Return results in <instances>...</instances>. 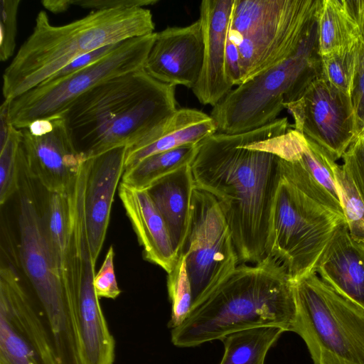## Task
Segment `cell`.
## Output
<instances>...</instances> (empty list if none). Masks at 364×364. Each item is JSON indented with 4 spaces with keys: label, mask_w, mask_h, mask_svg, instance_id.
Instances as JSON below:
<instances>
[{
    "label": "cell",
    "mask_w": 364,
    "mask_h": 364,
    "mask_svg": "<svg viewBox=\"0 0 364 364\" xmlns=\"http://www.w3.org/2000/svg\"><path fill=\"white\" fill-rule=\"evenodd\" d=\"M289 129L283 117L248 132H218L198 144L190 164L195 187L221 206L240 264H255L268 255L272 207L281 176L275 139Z\"/></svg>",
    "instance_id": "obj_1"
},
{
    "label": "cell",
    "mask_w": 364,
    "mask_h": 364,
    "mask_svg": "<svg viewBox=\"0 0 364 364\" xmlns=\"http://www.w3.org/2000/svg\"><path fill=\"white\" fill-rule=\"evenodd\" d=\"M175 90L141 69L96 85L60 116L86 157L118 147L133 149L151 139L176 112Z\"/></svg>",
    "instance_id": "obj_2"
},
{
    "label": "cell",
    "mask_w": 364,
    "mask_h": 364,
    "mask_svg": "<svg viewBox=\"0 0 364 364\" xmlns=\"http://www.w3.org/2000/svg\"><path fill=\"white\" fill-rule=\"evenodd\" d=\"M296 316L294 282L278 260L267 255L235 271L196 303L171 341L194 347L245 329L277 326L292 331Z\"/></svg>",
    "instance_id": "obj_3"
},
{
    "label": "cell",
    "mask_w": 364,
    "mask_h": 364,
    "mask_svg": "<svg viewBox=\"0 0 364 364\" xmlns=\"http://www.w3.org/2000/svg\"><path fill=\"white\" fill-rule=\"evenodd\" d=\"M144 7L95 11L62 26L38 12L33 31L3 74L2 94L11 100L41 83L75 58L101 47L154 33Z\"/></svg>",
    "instance_id": "obj_4"
},
{
    "label": "cell",
    "mask_w": 364,
    "mask_h": 364,
    "mask_svg": "<svg viewBox=\"0 0 364 364\" xmlns=\"http://www.w3.org/2000/svg\"><path fill=\"white\" fill-rule=\"evenodd\" d=\"M19 157V265L59 363L77 364L80 346L70 303L46 240L34 179L28 171L22 149Z\"/></svg>",
    "instance_id": "obj_5"
},
{
    "label": "cell",
    "mask_w": 364,
    "mask_h": 364,
    "mask_svg": "<svg viewBox=\"0 0 364 364\" xmlns=\"http://www.w3.org/2000/svg\"><path fill=\"white\" fill-rule=\"evenodd\" d=\"M322 0H235L228 41L240 55L242 83L294 53L317 23Z\"/></svg>",
    "instance_id": "obj_6"
},
{
    "label": "cell",
    "mask_w": 364,
    "mask_h": 364,
    "mask_svg": "<svg viewBox=\"0 0 364 364\" xmlns=\"http://www.w3.org/2000/svg\"><path fill=\"white\" fill-rule=\"evenodd\" d=\"M321 76L317 23L299 48L279 64L236 86L210 112L218 132H248L277 119Z\"/></svg>",
    "instance_id": "obj_7"
},
{
    "label": "cell",
    "mask_w": 364,
    "mask_h": 364,
    "mask_svg": "<svg viewBox=\"0 0 364 364\" xmlns=\"http://www.w3.org/2000/svg\"><path fill=\"white\" fill-rule=\"evenodd\" d=\"M292 331L304 340L314 364H364V309L313 271L294 282Z\"/></svg>",
    "instance_id": "obj_8"
},
{
    "label": "cell",
    "mask_w": 364,
    "mask_h": 364,
    "mask_svg": "<svg viewBox=\"0 0 364 364\" xmlns=\"http://www.w3.org/2000/svg\"><path fill=\"white\" fill-rule=\"evenodd\" d=\"M346 220L281 176L273 200L268 255L293 282L313 272L338 225Z\"/></svg>",
    "instance_id": "obj_9"
},
{
    "label": "cell",
    "mask_w": 364,
    "mask_h": 364,
    "mask_svg": "<svg viewBox=\"0 0 364 364\" xmlns=\"http://www.w3.org/2000/svg\"><path fill=\"white\" fill-rule=\"evenodd\" d=\"M156 33L124 41L114 51L70 75L48 79L10 100L9 117L18 129L60 116L80 95L111 78L144 68Z\"/></svg>",
    "instance_id": "obj_10"
},
{
    "label": "cell",
    "mask_w": 364,
    "mask_h": 364,
    "mask_svg": "<svg viewBox=\"0 0 364 364\" xmlns=\"http://www.w3.org/2000/svg\"><path fill=\"white\" fill-rule=\"evenodd\" d=\"M178 256L184 258L193 306L240 264L229 224L216 198L194 187L189 224Z\"/></svg>",
    "instance_id": "obj_11"
},
{
    "label": "cell",
    "mask_w": 364,
    "mask_h": 364,
    "mask_svg": "<svg viewBox=\"0 0 364 364\" xmlns=\"http://www.w3.org/2000/svg\"><path fill=\"white\" fill-rule=\"evenodd\" d=\"M294 129L323 148L336 161L342 158L358 135L351 97L321 77L302 97L284 106Z\"/></svg>",
    "instance_id": "obj_12"
},
{
    "label": "cell",
    "mask_w": 364,
    "mask_h": 364,
    "mask_svg": "<svg viewBox=\"0 0 364 364\" xmlns=\"http://www.w3.org/2000/svg\"><path fill=\"white\" fill-rule=\"evenodd\" d=\"M21 132V147L31 176L47 192L66 193L86 156L76 149L64 119L37 120Z\"/></svg>",
    "instance_id": "obj_13"
},
{
    "label": "cell",
    "mask_w": 364,
    "mask_h": 364,
    "mask_svg": "<svg viewBox=\"0 0 364 364\" xmlns=\"http://www.w3.org/2000/svg\"><path fill=\"white\" fill-rule=\"evenodd\" d=\"M204 37L198 18L186 26H169L156 33L144 70L153 78L193 89L203 64Z\"/></svg>",
    "instance_id": "obj_14"
},
{
    "label": "cell",
    "mask_w": 364,
    "mask_h": 364,
    "mask_svg": "<svg viewBox=\"0 0 364 364\" xmlns=\"http://www.w3.org/2000/svg\"><path fill=\"white\" fill-rule=\"evenodd\" d=\"M280 158L283 175L307 196L345 219L335 180L336 161L323 148L296 131Z\"/></svg>",
    "instance_id": "obj_15"
},
{
    "label": "cell",
    "mask_w": 364,
    "mask_h": 364,
    "mask_svg": "<svg viewBox=\"0 0 364 364\" xmlns=\"http://www.w3.org/2000/svg\"><path fill=\"white\" fill-rule=\"evenodd\" d=\"M235 0H203L199 19L204 37L203 64L193 94L205 105L215 107L234 86L228 73L226 46Z\"/></svg>",
    "instance_id": "obj_16"
},
{
    "label": "cell",
    "mask_w": 364,
    "mask_h": 364,
    "mask_svg": "<svg viewBox=\"0 0 364 364\" xmlns=\"http://www.w3.org/2000/svg\"><path fill=\"white\" fill-rule=\"evenodd\" d=\"M127 148L87 157L84 212L93 259L97 262L109 226L114 193L125 170Z\"/></svg>",
    "instance_id": "obj_17"
},
{
    "label": "cell",
    "mask_w": 364,
    "mask_h": 364,
    "mask_svg": "<svg viewBox=\"0 0 364 364\" xmlns=\"http://www.w3.org/2000/svg\"><path fill=\"white\" fill-rule=\"evenodd\" d=\"M340 295L364 309V247L341 223L314 270Z\"/></svg>",
    "instance_id": "obj_18"
},
{
    "label": "cell",
    "mask_w": 364,
    "mask_h": 364,
    "mask_svg": "<svg viewBox=\"0 0 364 364\" xmlns=\"http://www.w3.org/2000/svg\"><path fill=\"white\" fill-rule=\"evenodd\" d=\"M119 196L143 247L145 259L168 274L174 267L178 256L167 225L147 191L121 182Z\"/></svg>",
    "instance_id": "obj_19"
},
{
    "label": "cell",
    "mask_w": 364,
    "mask_h": 364,
    "mask_svg": "<svg viewBox=\"0 0 364 364\" xmlns=\"http://www.w3.org/2000/svg\"><path fill=\"white\" fill-rule=\"evenodd\" d=\"M216 132L218 126L210 115L195 109H178L151 139L140 146L127 149L125 170L151 155L198 144Z\"/></svg>",
    "instance_id": "obj_20"
},
{
    "label": "cell",
    "mask_w": 364,
    "mask_h": 364,
    "mask_svg": "<svg viewBox=\"0 0 364 364\" xmlns=\"http://www.w3.org/2000/svg\"><path fill=\"white\" fill-rule=\"evenodd\" d=\"M194 187L188 164L160 178L146 189L167 225L178 256L188 228Z\"/></svg>",
    "instance_id": "obj_21"
},
{
    "label": "cell",
    "mask_w": 364,
    "mask_h": 364,
    "mask_svg": "<svg viewBox=\"0 0 364 364\" xmlns=\"http://www.w3.org/2000/svg\"><path fill=\"white\" fill-rule=\"evenodd\" d=\"M317 31L321 57L358 45L364 36V0H322Z\"/></svg>",
    "instance_id": "obj_22"
},
{
    "label": "cell",
    "mask_w": 364,
    "mask_h": 364,
    "mask_svg": "<svg viewBox=\"0 0 364 364\" xmlns=\"http://www.w3.org/2000/svg\"><path fill=\"white\" fill-rule=\"evenodd\" d=\"M41 212L46 240L65 289L69 232V205L66 193L47 192Z\"/></svg>",
    "instance_id": "obj_23"
},
{
    "label": "cell",
    "mask_w": 364,
    "mask_h": 364,
    "mask_svg": "<svg viewBox=\"0 0 364 364\" xmlns=\"http://www.w3.org/2000/svg\"><path fill=\"white\" fill-rule=\"evenodd\" d=\"M284 331L263 326L237 331L224 337L225 351L220 364H264L266 355Z\"/></svg>",
    "instance_id": "obj_24"
},
{
    "label": "cell",
    "mask_w": 364,
    "mask_h": 364,
    "mask_svg": "<svg viewBox=\"0 0 364 364\" xmlns=\"http://www.w3.org/2000/svg\"><path fill=\"white\" fill-rule=\"evenodd\" d=\"M198 144H188L148 156L133 168L124 170L122 182L146 190L160 178L190 164L196 154Z\"/></svg>",
    "instance_id": "obj_25"
},
{
    "label": "cell",
    "mask_w": 364,
    "mask_h": 364,
    "mask_svg": "<svg viewBox=\"0 0 364 364\" xmlns=\"http://www.w3.org/2000/svg\"><path fill=\"white\" fill-rule=\"evenodd\" d=\"M336 184L351 237L358 242L364 240V198L343 165L334 167Z\"/></svg>",
    "instance_id": "obj_26"
},
{
    "label": "cell",
    "mask_w": 364,
    "mask_h": 364,
    "mask_svg": "<svg viewBox=\"0 0 364 364\" xmlns=\"http://www.w3.org/2000/svg\"><path fill=\"white\" fill-rule=\"evenodd\" d=\"M359 43L351 48L321 56V77L350 97L358 58Z\"/></svg>",
    "instance_id": "obj_27"
},
{
    "label": "cell",
    "mask_w": 364,
    "mask_h": 364,
    "mask_svg": "<svg viewBox=\"0 0 364 364\" xmlns=\"http://www.w3.org/2000/svg\"><path fill=\"white\" fill-rule=\"evenodd\" d=\"M21 129L11 126L8 139L0 149V203L5 204L20 188Z\"/></svg>",
    "instance_id": "obj_28"
},
{
    "label": "cell",
    "mask_w": 364,
    "mask_h": 364,
    "mask_svg": "<svg viewBox=\"0 0 364 364\" xmlns=\"http://www.w3.org/2000/svg\"><path fill=\"white\" fill-rule=\"evenodd\" d=\"M167 287L171 303V316L168 327L173 329L184 321L193 303L191 285L182 256H178L174 267L168 274Z\"/></svg>",
    "instance_id": "obj_29"
},
{
    "label": "cell",
    "mask_w": 364,
    "mask_h": 364,
    "mask_svg": "<svg viewBox=\"0 0 364 364\" xmlns=\"http://www.w3.org/2000/svg\"><path fill=\"white\" fill-rule=\"evenodd\" d=\"M0 364H46L36 348L1 317Z\"/></svg>",
    "instance_id": "obj_30"
},
{
    "label": "cell",
    "mask_w": 364,
    "mask_h": 364,
    "mask_svg": "<svg viewBox=\"0 0 364 364\" xmlns=\"http://www.w3.org/2000/svg\"><path fill=\"white\" fill-rule=\"evenodd\" d=\"M20 0L0 1V60H8L16 48L17 19Z\"/></svg>",
    "instance_id": "obj_31"
},
{
    "label": "cell",
    "mask_w": 364,
    "mask_h": 364,
    "mask_svg": "<svg viewBox=\"0 0 364 364\" xmlns=\"http://www.w3.org/2000/svg\"><path fill=\"white\" fill-rule=\"evenodd\" d=\"M114 251L111 246L94 279L96 294L100 298L114 299L121 293L116 279L114 266Z\"/></svg>",
    "instance_id": "obj_32"
},
{
    "label": "cell",
    "mask_w": 364,
    "mask_h": 364,
    "mask_svg": "<svg viewBox=\"0 0 364 364\" xmlns=\"http://www.w3.org/2000/svg\"><path fill=\"white\" fill-rule=\"evenodd\" d=\"M342 159L343 166L364 198V139L357 136Z\"/></svg>",
    "instance_id": "obj_33"
},
{
    "label": "cell",
    "mask_w": 364,
    "mask_h": 364,
    "mask_svg": "<svg viewBox=\"0 0 364 364\" xmlns=\"http://www.w3.org/2000/svg\"><path fill=\"white\" fill-rule=\"evenodd\" d=\"M358 134L364 129V36L359 43L358 58L351 93Z\"/></svg>",
    "instance_id": "obj_34"
},
{
    "label": "cell",
    "mask_w": 364,
    "mask_h": 364,
    "mask_svg": "<svg viewBox=\"0 0 364 364\" xmlns=\"http://www.w3.org/2000/svg\"><path fill=\"white\" fill-rule=\"evenodd\" d=\"M122 42L123 41L114 44L107 45L83 54L73 60L70 63L60 70L56 73L53 74L48 79H55L61 77L86 68L116 50L122 44Z\"/></svg>",
    "instance_id": "obj_35"
},
{
    "label": "cell",
    "mask_w": 364,
    "mask_h": 364,
    "mask_svg": "<svg viewBox=\"0 0 364 364\" xmlns=\"http://www.w3.org/2000/svg\"><path fill=\"white\" fill-rule=\"evenodd\" d=\"M158 1V0H73V6L99 11L144 7L156 4Z\"/></svg>",
    "instance_id": "obj_36"
},
{
    "label": "cell",
    "mask_w": 364,
    "mask_h": 364,
    "mask_svg": "<svg viewBox=\"0 0 364 364\" xmlns=\"http://www.w3.org/2000/svg\"><path fill=\"white\" fill-rule=\"evenodd\" d=\"M10 100H4L0 107V149L6 142L12 126L9 117Z\"/></svg>",
    "instance_id": "obj_37"
},
{
    "label": "cell",
    "mask_w": 364,
    "mask_h": 364,
    "mask_svg": "<svg viewBox=\"0 0 364 364\" xmlns=\"http://www.w3.org/2000/svg\"><path fill=\"white\" fill-rule=\"evenodd\" d=\"M41 4L48 11L53 14L65 12L73 6V0H43Z\"/></svg>",
    "instance_id": "obj_38"
},
{
    "label": "cell",
    "mask_w": 364,
    "mask_h": 364,
    "mask_svg": "<svg viewBox=\"0 0 364 364\" xmlns=\"http://www.w3.org/2000/svg\"><path fill=\"white\" fill-rule=\"evenodd\" d=\"M358 136H360L364 139V129L358 134Z\"/></svg>",
    "instance_id": "obj_39"
},
{
    "label": "cell",
    "mask_w": 364,
    "mask_h": 364,
    "mask_svg": "<svg viewBox=\"0 0 364 364\" xmlns=\"http://www.w3.org/2000/svg\"><path fill=\"white\" fill-rule=\"evenodd\" d=\"M361 242V244H362V245H363V247H364V240H363V241H361V242Z\"/></svg>",
    "instance_id": "obj_40"
}]
</instances>
